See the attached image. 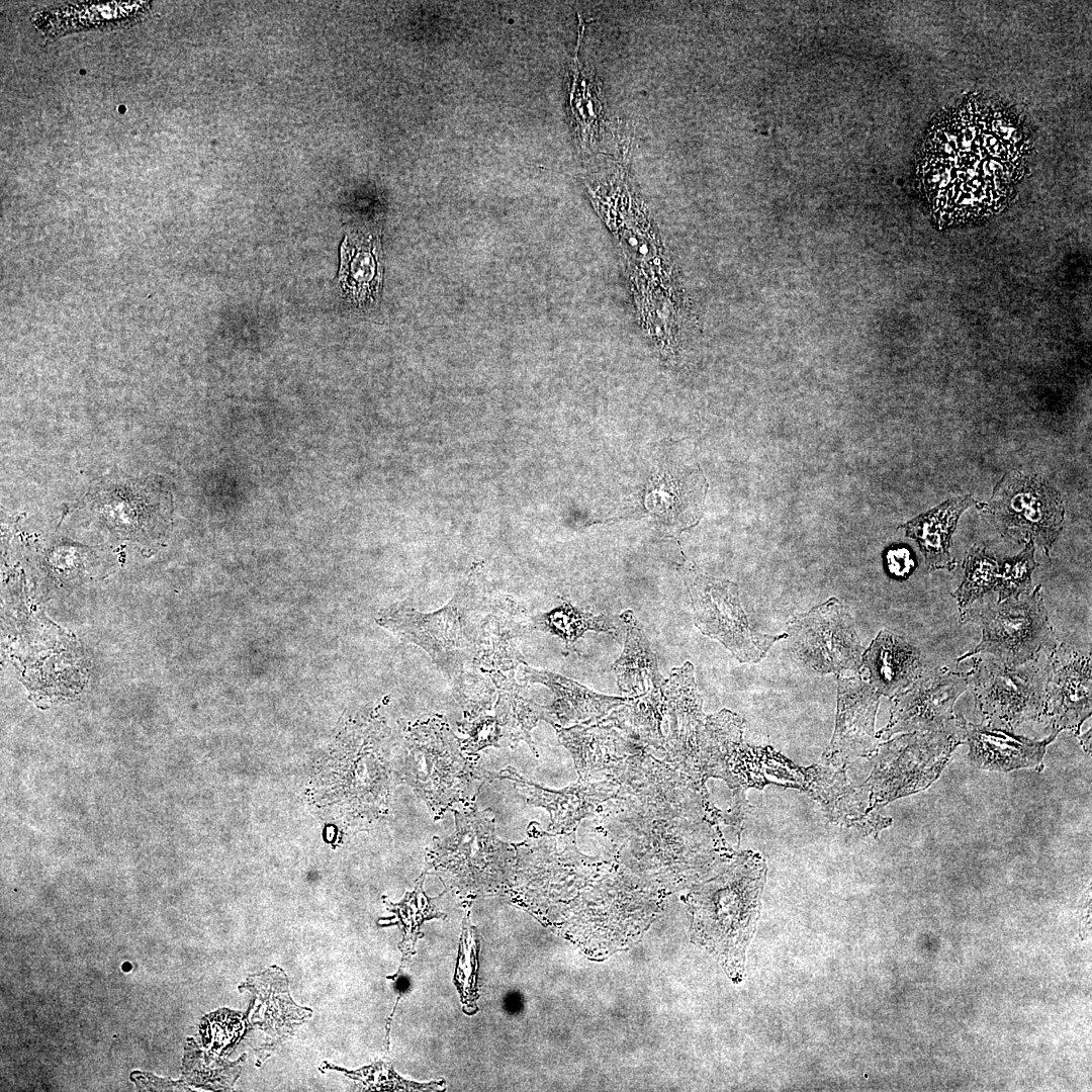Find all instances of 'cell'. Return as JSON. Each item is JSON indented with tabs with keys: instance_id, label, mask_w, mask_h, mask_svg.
I'll use <instances>...</instances> for the list:
<instances>
[{
	"instance_id": "cell-2",
	"label": "cell",
	"mask_w": 1092,
	"mask_h": 1092,
	"mask_svg": "<svg viewBox=\"0 0 1092 1092\" xmlns=\"http://www.w3.org/2000/svg\"><path fill=\"white\" fill-rule=\"evenodd\" d=\"M400 775L434 821L454 805L475 804L481 787L489 782L485 769L463 752L460 739L439 714L422 716L405 728Z\"/></svg>"
},
{
	"instance_id": "cell-10",
	"label": "cell",
	"mask_w": 1092,
	"mask_h": 1092,
	"mask_svg": "<svg viewBox=\"0 0 1092 1092\" xmlns=\"http://www.w3.org/2000/svg\"><path fill=\"white\" fill-rule=\"evenodd\" d=\"M786 633L796 655L816 672L860 670L862 646L848 608L837 598L794 616Z\"/></svg>"
},
{
	"instance_id": "cell-21",
	"label": "cell",
	"mask_w": 1092,
	"mask_h": 1092,
	"mask_svg": "<svg viewBox=\"0 0 1092 1092\" xmlns=\"http://www.w3.org/2000/svg\"><path fill=\"white\" fill-rule=\"evenodd\" d=\"M523 677L527 682H537L548 687L558 698V703L571 716L582 717L586 714H602L624 699L600 696L578 682L546 670L533 668L524 661Z\"/></svg>"
},
{
	"instance_id": "cell-11",
	"label": "cell",
	"mask_w": 1092,
	"mask_h": 1092,
	"mask_svg": "<svg viewBox=\"0 0 1092 1092\" xmlns=\"http://www.w3.org/2000/svg\"><path fill=\"white\" fill-rule=\"evenodd\" d=\"M967 690V672L943 666L923 668L905 690L892 697L889 722L876 737L962 728L965 718L953 708Z\"/></svg>"
},
{
	"instance_id": "cell-16",
	"label": "cell",
	"mask_w": 1092,
	"mask_h": 1092,
	"mask_svg": "<svg viewBox=\"0 0 1092 1092\" xmlns=\"http://www.w3.org/2000/svg\"><path fill=\"white\" fill-rule=\"evenodd\" d=\"M868 682L880 694L894 697L923 669L919 650L900 636L881 630L861 656Z\"/></svg>"
},
{
	"instance_id": "cell-3",
	"label": "cell",
	"mask_w": 1092,
	"mask_h": 1092,
	"mask_svg": "<svg viewBox=\"0 0 1092 1092\" xmlns=\"http://www.w3.org/2000/svg\"><path fill=\"white\" fill-rule=\"evenodd\" d=\"M765 878L764 859L750 854L726 877L722 887L711 891L704 910L695 918L694 938L735 981H740L744 973L745 952L755 931Z\"/></svg>"
},
{
	"instance_id": "cell-13",
	"label": "cell",
	"mask_w": 1092,
	"mask_h": 1092,
	"mask_svg": "<svg viewBox=\"0 0 1092 1092\" xmlns=\"http://www.w3.org/2000/svg\"><path fill=\"white\" fill-rule=\"evenodd\" d=\"M880 696L858 676L837 675L835 729L824 753L828 763L842 766L855 757L873 754L878 746L875 720Z\"/></svg>"
},
{
	"instance_id": "cell-5",
	"label": "cell",
	"mask_w": 1092,
	"mask_h": 1092,
	"mask_svg": "<svg viewBox=\"0 0 1092 1092\" xmlns=\"http://www.w3.org/2000/svg\"><path fill=\"white\" fill-rule=\"evenodd\" d=\"M1042 586L1017 598L971 607L961 614L963 622H974L981 628L980 642L958 658V661L978 654H990L1009 666H1018L1039 658L1056 645L1043 602Z\"/></svg>"
},
{
	"instance_id": "cell-24",
	"label": "cell",
	"mask_w": 1092,
	"mask_h": 1092,
	"mask_svg": "<svg viewBox=\"0 0 1092 1092\" xmlns=\"http://www.w3.org/2000/svg\"><path fill=\"white\" fill-rule=\"evenodd\" d=\"M1035 545L1026 542L1024 549L1011 559L1001 564L999 581L995 590L998 601L1017 598L1031 590V574L1038 563L1034 559Z\"/></svg>"
},
{
	"instance_id": "cell-23",
	"label": "cell",
	"mask_w": 1092,
	"mask_h": 1092,
	"mask_svg": "<svg viewBox=\"0 0 1092 1092\" xmlns=\"http://www.w3.org/2000/svg\"><path fill=\"white\" fill-rule=\"evenodd\" d=\"M1001 564L985 547L974 545L964 562L961 584L951 593L961 614L973 607L987 593L995 590L999 581Z\"/></svg>"
},
{
	"instance_id": "cell-8",
	"label": "cell",
	"mask_w": 1092,
	"mask_h": 1092,
	"mask_svg": "<svg viewBox=\"0 0 1092 1092\" xmlns=\"http://www.w3.org/2000/svg\"><path fill=\"white\" fill-rule=\"evenodd\" d=\"M679 570L691 599L695 625L704 635L724 645L740 662L760 661L776 642L788 638L787 633L769 635L751 629L737 583L708 576L688 560Z\"/></svg>"
},
{
	"instance_id": "cell-20",
	"label": "cell",
	"mask_w": 1092,
	"mask_h": 1092,
	"mask_svg": "<svg viewBox=\"0 0 1092 1092\" xmlns=\"http://www.w3.org/2000/svg\"><path fill=\"white\" fill-rule=\"evenodd\" d=\"M495 686L497 701L495 719L500 737L512 745L520 740L532 744L529 731L539 718L544 717L543 708L531 702L526 696L525 687L518 684L514 671L509 674L496 670H486Z\"/></svg>"
},
{
	"instance_id": "cell-14",
	"label": "cell",
	"mask_w": 1092,
	"mask_h": 1092,
	"mask_svg": "<svg viewBox=\"0 0 1092 1092\" xmlns=\"http://www.w3.org/2000/svg\"><path fill=\"white\" fill-rule=\"evenodd\" d=\"M534 629L527 610L509 596H492L473 662L486 670L513 671L524 658L513 640Z\"/></svg>"
},
{
	"instance_id": "cell-9",
	"label": "cell",
	"mask_w": 1092,
	"mask_h": 1092,
	"mask_svg": "<svg viewBox=\"0 0 1092 1092\" xmlns=\"http://www.w3.org/2000/svg\"><path fill=\"white\" fill-rule=\"evenodd\" d=\"M989 513L1002 536L1033 542L1048 553L1062 531L1065 509L1061 493L1045 479L1009 472L994 487Z\"/></svg>"
},
{
	"instance_id": "cell-12",
	"label": "cell",
	"mask_w": 1092,
	"mask_h": 1092,
	"mask_svg": "<svg viewBox=\"0 0 1092 1092\" xmlns=\"http://www.w3.org/2000/svg\"><path fill=\"white\" fill-rule=\"evenodd\" d=\"M1044 653L1048 678L1041 719L1057 734L1072 730L1078 735L1084 721L1091 716V653L1063 642Z\"/></svg>"
},
{
	"instance_id": "cell-18",
	"label": "cell",
	"mask_w": 1092,
	"mask_h": 1092,
	"mask_svg": "<svg viewBox=\"0 0 1092 1092\" xmlns=\"http://www.w3.org/2000/svg\"><path fill=\"white\" fill-rule=\"evenodd\" d=\"M339 278L344 294L355 304L368 305L377 298L382 282L377 239L345 238L341 247Z\"/></svg>"
},
{
	"instance_id": "cell-1",
	"label": "cell",
	"mask_w": 1092,
	"mask_h": 1092,
	"mask_svg": "<svg viewBox=\"0 0 1092 1092\" xmlns=\"http://www.w3.org/2000/svg\"><path fill=\"white\" fill-rule=\"evenodd\" d=\"M491 598L487 583L472 572L440 610L422 613L405 601L381 610L377 622L401 640L421 647L443 673L454 679L466 662L473 661Z\"/></svg>"
},
{
	"instance_id": "cell-19",
	"label": "cell",
	"mask_w": 1092,
	"mask_h": 1092,
	"mask_svg": "<svg viewBox=\"0 0 1092 1092\" xmlns=\"http://www.w3.org/2000/svg\"><path fill=\"white\" fill-rule=\"evenodd\" d=\"M626 628L624 649L613 665L617 682L621 691H642L646 686H663L657 659L651 650L641 626L632 611L620 615Z\"/></svg>"
},
{
	"instance_id": "cell-26",
	"label": "cell",
	"mask_w": 1092,
	"mask_h": 1092,
	"mask_svg": "<svg viewBox=\"0 0 1092 1092\" xmlns=\"http://www.w3.org/2000/svg\"><path fill=\"white\" fill-rule=\"evenodd\" d=\"M463 732L468 737L460 740V744L466 754H474L487 746L502 747L499 742L502 737L495 717L481 715L473 722L466 723Z\"/></svg>"
},
{
	"instance_id": "cell-15",
	"label": "cell",
	"mask_w": 1092,
	"mask_h": 1092,
	"mask_svg": "<svg viewBox=\"0 0 1092 1092\" xmlns=\"http://www.w3.org/2000/svg\"><path fill=\"white\" fill-rule=\"evenodd\" d=\"M964 733L970 746L971 760L980 768L995 771L1039 765L1046 746L1058 735L1053 732L1046 739L1035 741L1011 731L967 721Z\"/></svg>"
},
{
	"instance_id": "cell-7",
	"label": "cell",
	"mask_w": 1092,
	"mask_h": 1092,
	"mask_svg": "<svg viewBox=\"0 0 1092 1092\" xmlns=\"http://www.w3.org/2000/svg\"><path fill=\"white\" fill-rule=\"evenodd\" d=\"M967 678L985 725L1013 732L1027 721L1041 720L1048 668L1039 658L1009 666L992 656H973Z\"/></svg>"
},
{
	"instance_id": "cell-22",
	"label": "cell",
	"mask_w": 1092,
	"mask_h": 1092,
	"mask_svg": "<svg viewBox=\"0 0 1092 1092\" xmlns=\"http://www.w3.org/2000/svg\"><path fill=\"white\" fill-rule=\"evenodd\" d=\"M534 629L549 632L556 635L570 647L586 631L606 632L613 635L617 633V626L612 618L606 615L594 616L583 613L572 607L568 602L552 611L532 618Z\"/></svg>"
},
{
	"instance_id": "cell-4",
	"label": "cell",
	"mask_w": 1092,
	"mask_h": 1092,
	"mask_svg": "<svg viewBox=\"0 0 1092 1092\" xmlns=\"http://www.w3.org/2000/svg\"><path fill=\"white\" fill-rule=\"evenodd\" d=\"M455 831L434 837L426 861L451 886L461 891L486 893L502 889L515 858L511 844L495 834L491 809L479 811L475 804L452 808Z\"/></svg>"
},
{
	"instance_id": "cell-28",
	"label": "cell",
	"mask_w": 1092,
	"mask_h": 1092,
	"mask_svg": "<svg viewBox=\"0 0 1092 1092\" xmlns=\"http://www.w3.org/2000/svg\"><path fill=\"white\" fill-rule=\"evenodd\" d=\"M964 135H965V141H966V142H970V141H972V140H973V131H972V130H971L970 128H967V129L965 130V134H964Z\"/></svg>"
},
{
	"instance_id": "cell-25",
	"label": "cell",
	"mask_w": 1092,
	"mask_h": 1092,
	"mask_svg": "<svg viewBox=\"0 0 1092 1092\" xmlns=\"http://www.w3.org/2000/svg\"><path fill=\"white\" fill-rule=\"evenodd\" d=\"M452 680L455 697L468 718H477L491 708L496 689L493 690L483 678L469 676L463 670Z\"/></svg>"
},
{
	"instance_id": "cell-17",
	"label": "cell",
	"mask_w": 1092,
	"mask_h": 1092,
	"mask_svg": "<svg viewBox=\"0 0 1092 1092\" xmlns=\"http://www.w3.org/2000/svg\"><path fill=\"white\" fill-rule=\"evenodd\" d=\"M975 503L970 494L957 496L901 526L906 536L917 542L930 571L954 568L956 561L949 551L951 537L961 515Z\"/></svg>"
},
{
	"instance_id": "cell-6",
	"label": "cell",
	"mask_w": 1092,
	"mask_h": 1092,
	"mask_svg": "<svg viewBox=\"0 0 1092 1092\" xmlns=\"http://www.w3.org/2000/svg\"><path fill=\"white\" fill-rule=\"evenodd\" d=\"M963 740L964 725L954 730L903 733L877 746L872 754L874 768L864 787L870 802L887 804L927 788Z\"/></svg>"
},
{
	"instance_id": "cell-27",
	"label": "cell",
	"mask_w": 1092,
	"mask_h": 1092,
	"mask_svg": "<svg viewBox=\"0 0 1092 1092\" xmlns=\"http://www.w3.org/2000/svg\"><path fill=\"white\" fill-rule=\"evenodd\" d=\"M884 563L889 575L897 580L908 578L916 567L911 548L901 544L892 545L885 551Z\"/></svg>"
}]
</instances>
